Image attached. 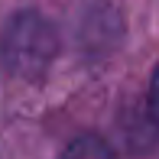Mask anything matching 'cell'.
<instances>
[{
  "instance_id": "cell-1",
  "label": "cell",
  "mask_w": 159,
  "mask_h": 159,
  "mask_svg": "<svg viewBox=\"0 0 159 159\" xmlns=\"http://www.w3.org/2000/svg\"><path fill=\"white\" fill-rule=\"evenodd\" d=\"M59 55V33L42 13L20 10L0 33V62L10 75L36 81Z\"/></svg>"
},
{
  "instance_id": "cell-2",
  "label": "cell",
  "mask_w": 159,
  "mask_h": 159,
  "mask_svg": "<svg viewBox=\"0 0 159 159\" xmlns=\"http://www.w3.org/2000/svg\"><path fill=\"white\" fill-rule=\"evenodd\" d=\"M62 159H111V149H107V143L101 140V136H78V140H71L68 146H65Z\"/></svg>"
},
{
  "instance_id": "cell-3",
  "label": "cell",
  "mask_w": 159,
  "mask_h": 159,
  "mask_svg": "<svg viewBox=\"0 0 159 159\" xmlns=\"http://www.w3.org/2000/svg\"><path fill=\"white\" fill-rule=\"evenodd\" d=\"M149 117H153V124L159 127V65L153 71V81H149Z\"/></svg>"
}]
</instances>
